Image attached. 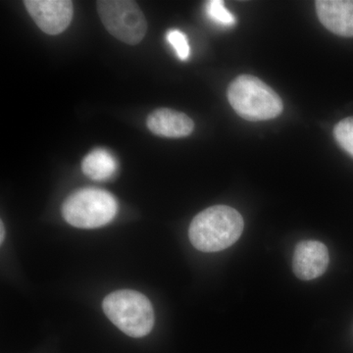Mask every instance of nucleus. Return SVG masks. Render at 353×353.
I'll return each instance as SVG.
<instances>
[{
    "instance_id": "nucleus-9",
    "label": "nucleus",
    "mask_w": 353,
    "mask_h": 353,
    "mask_svg": "<svg viewBox=\"0 0 353 353\" xmlns=\"http://www.w3.org/2000/svg\"><path fill=\"white\" fill-rule=\"evenodd\" d=\"M148 129L157 136L178 139L190 136L194 132V121L185 114L168 108L153 111L146 120Z\"/></svg>"
},
{
    "instance_id": "nucleus-1",
    "label": "nucleus",
    "mask_w": 353,
    "mask_h": 353,
    "mask_svg": "<svg viewBox=\"0 0 353 353\" xmlns=\"http://www.w3.org/2000/svg\"><path fill=\"white\" fill-rule=\"evenodd\" d=\"M240 213L227 205H216L197 214L190 223L189 238L202 252H217L233 245L243 234Z\"/></svg>"
},
{
    "instance_id": "nucleus-2",
    "label": "nucleus",
    "mask_w": 353,
    "mask_h": 353,
    "mask_svg": "<svg viewBox=\"0 0 353 353\" xmlns=\"http://www.w3.org/2000/svg\"><path fill=\"white\" fill-rule=\"evenodd\" d=\"M228 99L238 115L248 121L274 119L283 111V101L277 92L250 75L234 79L228 88Z\"/></svg>"
},
{
    "instance_id": "nucleus-7",
    "label": "nucleus",
    "mask_w": 353,
    "mask_h": 353,
    "mask_svg": "<svg viewBox=\"0 0 353 353\" xmlns=\"http://www.w3.org/2000/svg\"><path fill=\"white\" fill-rule=\"evenodd\" d=\"M328 264V248L321 241H303L297 243L292 259V269L297 278L314 280L325 273Z\"/></svg>"
},
{
    "instance_id": "nucleus-8",
    "label": "nucleus",
    "mask_w": 353,
    "mask_h": 353,
    "mask_svg": "<svg viewBox=\"0 0 353 353\" xmlns=\"http://www.w3.org/2000/svg\"><path fill=\"white\" fill-rule=\"evenodd\" d=\"M318 18L325 28L341 37H353V0H318Z\"/></svg>"
},
{
    "instance_id": "nucleus-13",
    "label": "nucleus",
    "mask_w": 353,
    "mask_h": 353,
    "mask_svg": "<svg viewBox=\"0 0 353 353\" xmlns=\"http://www.w3.org/2000/svg\"><path fill=\"white\" fill-rule=\"evenodd\" d=\"M167 41L173 46L176 57L181 60H187L190 57V48L187 37L180 30H170L167 32Z\"/></svg>"
},
{
    "instance_id": "nucleus-14",
    "label": "nucleus",
    "mask_w": 353,
    "mask_h": 353,
    "mask_svg": "<svg viewBox=\"0 0 353 353\" xmlns=\"http://www.w3.org/2000/svg\"><path fill=\"white\" fill-rule=\"evenodd\" d=\"M4 236H6V230H4L3 222L0 223V243H3Z\"/></svg>"
},
{
    "instance_id": "nucleus-3",
    "label": "nucleus",
    "mask_w": 353,
    "mask_h": 353,
    "mask_svg": "<svg viewBox=\"0 0 353 353\" xmlns=\"http://www.w3.org/2000/svg\"><path fill=\"white\" fill-rule=\"evenodd\" d=\"M102 307L109 320L132 338H143L152 332L154 312L150 299L141 292L116 290L104 299Z\"/></svg>"
},
{
    "instance_id": "nucleus-6",
    "label": "nucleus",
    "mask_w": 353,
    "mask_h": 353,
    "mask_svg": "<svg viewBox=\"0 0 353 353\" xmlns=\"http://www.w3.org/2000/svg\"><path fill=\"white\" fill-rule=\"evenodd\" d=\"M26 9L41 31L50 36L61 34L73 19L70 0H26Z\"/></svg>"
},
{
    "instance_id": "nucleus-10",
    "label": "nucleus",
    "mask_w": 353,
    "mask_h": 353,
    "mask_svg": "<svg viewBox=\"0 0 353 353\" xmlns=\"http://www.w3.org/2000/svg\"><path fill=\"white\" fill-rule=\"evenodd\" d=\"M117 168L116 158L103 148H97L88 153L82 162L83 173L94 181H106L112 178Z\"/></svg>"
},
{
    "instance_id": "nucleus-4",
    "label": "nucleus",
    "mask_w": 353,
    "mask_h": 353,
    "mask_svg": "<svg viewBox=\"0 0 353 353\" xmlns=\"http://www.w3.org/2000/svg\"><path fill=\"white\" fill-rule=\"evenodd\" d=\"M117 211L115 197L106 190L95 188L77 190L62 205L65 221L80 229L105 226L115 218Z\"/></svg>"
},
{
    "instance_id": "nucleus-11",
    "label": "nucleus",
    "mask_w": 353,
    "mask_h": 353,
    "mask_svg": "<svg viewBox=\"0 0 353 353\" xmlns=\"http://www.w3.org/2000/svg\"><path fill=\"white\" fill-rule=\"evenodd\" d=\"M206 12L209 19L215 22L216 24L231 27L236 23L233 14L227 10L224 2L221 0H211L206 4Z\"/></svg>"
},
{
    "instance_id": "nucleus-5",
    "label": "nucleus",
    "mask_w": 353,
    "mask_h": 353,
    "mask_svg": "<svg viewBox=\"0 0 353 353\" xmlns=\"http://www.w3.org/2000/svg\"><path fill=\"white\" fill-rule=\"evenodd\" d=\"M97 11L104 27L123 43L138 44L145 38L148 23L137 2L131 0H101Z\"/></svg>"
},
{
    "instance_id": "nucleus-12",
    "label": "nucleus",
    "mask_w": 353,
    "mask_h": 353,
    "mask_svg": "<svg viewBox=\"0 0 353 353\" xmlns=\"http://www.w3.org/2000/svg\"><path fill=\"white\" fill-rule=\"evenodd\" d=\"M334 134L341 148L353 157V117L341 120L334 128Z\"/></svg>"
}]
</instances>
